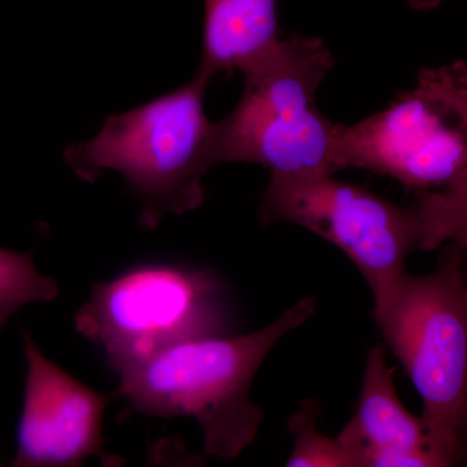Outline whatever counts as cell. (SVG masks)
Segmentation results:
<instances>
[{
	"mask_svg": "<svg viewBox=\"0 0 467 467\" xmlns=\"http://www.w3.org/2000/svg\"><path fill=\"white\" fill-rule=\"evenodd\" d=\"M263 223H295L342 250L367 279L374 304L405 275V261L420 250L422 232L416 207L393 204L334 175L270 174L261 192Z\"/></svg>",
	"mask_w": 467,
	"mask_h": 467,
	"instance_id": "7",
	"label": "cell"
},
{
	"mask_svg": "<svg viewBox=\"0 0 467 467\" xmlns=\"http://www.w3.org/2000/svg\"><path fill=\"white\" fill-rule=\"evenodd\" d=\"M211 81L198 69L177 90L109 116L92 140L70 144L64 161L88 183L109 171L121 173L142 204L143 229H155L167 214L196 211L205 201L202 180L214 167V122L204 107Z\"/></svg>",
	"mask_w": 467,
	"mask_h": 467,
	"instance_id": "2",
	"label": "cell"
},
{
	"mask_svg": "<svg viewBox=\"0 0 467 467\" xmlns=\"http://www.w3.org/2000/svg\"><path fill=\"white\" fill-rule=\"evenodd\" d=\"M226 288L207 269L150 261L95 284L75 328L116 373L177 344L225 335Z\"/></svg>",
	"mask_w": 467,
	"mask_h": 467,
	"instance_id": "5",
	"label": "cell"
},
{
	"mask_svg": "<svg viewBox=\"0 0 467 467\" xmlns=\"http://www.w3.org/2000/svg\"><path fill=\"white\" fill-rule=\"evenodd\" d=\"M335 66L322 39L294 36L242 67L244 90L233 112L214 122V165L260 164L275 175H334L337 125L316 95Z\"/></svg>",
	"mask_w": 467,
	"mask_h": 467,
	"instance_id": "3",
	"label": "cell"
},
{
	"mask_svg": "<svg viewBox=\"0 0 467 467\" xmlns=\"http://www.w3.org/2000/svg\"><path fill=\"white\" fill-rule=\"evenodd\" d=\"M441 0H410L411 7L416 9L434 8Z\"/></svg>",
	"mask_w": 467,
	"mask_h": 467,
	"instance_id": "15",
	"label": "cell"
},
{
	"mask_svg": "<svg viewBox=\"0 0 467 467\" xmlns=\"http://www.w3.org/2000/svg\"><path fill=\"white\" fill-rule=\"evenodd\" d=\"M386 347L377 344L365 362L355 416L337 441L356 467H441L429 450L425 427L402 405Z\"/></svg>",
	"mask_w": 467,
	"mask_h": 467,
	"instance_id": "9",
	"label": "cell"
},
{
	"mask_svg": "<svg viewBox=\"0 0 467 467\" xmlns=\"http://www.w3.org/2000/svg\"><path fill=\"white\" fill-rule=\"evenodd\" d=\"M453 466H467V382L457 420Z\"/></svg>",
	"mask_w": 467,
	"mask_h": 467,
	"instance_id": "14",
	"label": "cell"
},
{
	"mask_svg": "<svg viewBox=\"0 0 467 467\" xmlns=\"http://www.w3.org/2000/svg\"><path fill=\"white\" fill-rule=\"evenodd\" d=\"M276 0H204L199 70L233 73L278 41Z\"/></svg>",
	"mask_w": 467,
	"mask_h": 467,
	"instance_id": "10",
	"label": "cell"
},
{
	"mask_svg": "<svg viewBox=\"0 0 467 467\" xmlns=\"http://www.w3.org/2000/svg\"><path fill=\"white\" fill-rule=\"evenodd\" d=\"M339 171L387 175L414 193L436 192L467 171V63L420 69L413 90L377 115L337 125Z\"/></svg>",
	"mask_w": 467,
	"mask_h": 467,
	"instance_id": "6",
	"label": "cell"
},
{
	"mask_svg": "<svg viewBox=\"0 0 467 467\" xmlns=\"http://www.w3.org/2000/svg\"><path fill=\"white\" fill-rule=\"evenodd\" d=\"M57 296V282L36 269L30 252L0 248V330L27 304L48 303Z\"/></svg>",
	"mask_w": 467,
	"mask_h": 467,
	"instance_id": "12",
	"label": "cell"
},
{
	"mask_svg": "<svg viewBox=\"0 0 467 467\" xmlns=\"http://www.w3.org/2000/svg\"><path fill=\"white\" fill-rule=\"evenodd\" d=\"M466 254L448 245L435 272L404 275L374 317L387 347L422 400L420 420L441 467L454 465L456 427L467 382Z\"/></svg>",
	"mask_w": 467,
	"mask_h": 467,
	"instance_id": "4",
	"label": "cell"
},
{
	"mask_svg": "<svg viewBox=\"0 0 467 467\" xmlns=\"http://www.w3.org/2000/svg\"><path fill=\"white\" fill-rule=\"evenodd\" d=\"M26 376L12 466L72 467L88 457L116 465L104 450L109 399L69 376L23 331Z\"/></svg>",
	"mask_w": 467,
	"mask_h": 467,
	"instance_id": "8",
	"label": "cell"
},
{
	"mask_svg": "<svg viewBox=\"0 0 467 467\" xmlns=\"http://www.w3.org/2000/svg\"><path fill=\"white\" fill-rule=\"evenodd\" d=\"M315 312V297L306 296L254 333L177 344L117 373V393L144 416L193 418L205 454L236 459L254 441L264 418L250 400L252 380L275 344Z\"/></svg>",
	"mask_w": 467,
	"mask_h": 467,
	"instance_id": "1",
	"label": "cell"
},
{
	"mask_svg": "<svg viewBox=\"0 0 467 467\" xmlns=\"http://www.w3.org/2000/svg\"><path fill=\"white\" fill-rule=\"evenodd\" d=\"M322 408L316 399H306L300 410L288 420V431L294 439L288 467H356L340 441L318 431Z\"/></svg>",
	"mask_w": 467,
	"mask_h": 467,
	"instance_id": "13",
	"label": "cell"
},
{
	"mask_svg": "<svg viewBox=\"0 0 467 467\" xmlns=\"http://www.w3.org/2000/svg\"><path fill=\"white\" fill-rule=\"evenodd\" d=\"M413 205L422 232L420 251L453 244L467 256V171L441 190L416 193Z\"/></svg>",
	"mask_w": 467,
	"mask_h": 467,
	"instance_id": "11",
	"label": "cell"
}]
</instances>
